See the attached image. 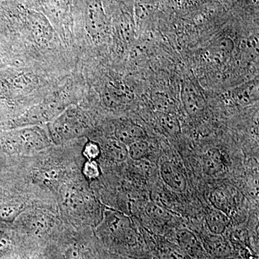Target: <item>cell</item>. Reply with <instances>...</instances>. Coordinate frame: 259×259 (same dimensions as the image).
<instances>
[{"label":"cell","instance_id":"obj_21","mask_svg":"<svg viewBox=\"0 0 259 259\" xmlns=\"http://www.w3.org/2000/svg\"><path fill=\"white\" fill-rule=\"evenodd\" d=\"M168 259H190V255L181 250L173 249L168 253Z\"/></svg>","mask_w":259,"mask_h":259},{"label":"cell","instance_id":"obj_5","mask_svg":"<svg viewBox=\"0 0 259 259\" xmlns=\"http://www.w3.org/2000/svg\"><path fill=\"white\" fill-rule=\"evenodd\" d=\"M204 173L208 176H215L226 169V163L222 153L218 149H209L202 158Z\"/></svg>","mask_w":259,"mask_h":259},{"label":"cell","instance_id":"obj_14","mask_svg":"<svg viewBox=\"0 0 259 259\" xmlns=\"http://www.w3.org/2000/svg\"><path fill=\"white\" fill-rule=\"evenodd\" d=\"M160 124L168 134L177 136L180 134L181 127L180 121L172 112H161L159 116Z\"/></svg>","mask_w":259,"mask_h":259},{"label":"cell","instance_id":"obj_17","mask_svg":"<svg viewBox=\"0 0 259 259\" xmlns=\"http://www.w3.org/2000/svg\"><path fill=\"white\" fill-rule=\"evenodd\" d=\"M83 176L89 180H95L101 175L100 166L96 161H87L82 168Z\"/></svg>","mask_w":259,"mask_h":259},{"label":"cell","instance_id":"obj_15","mask_svg":"<svg viewBox=\"0 0 259 259\" xmlns=\"http://www.w3.org/2000/svg\"><path fill=\"white\" fill-rule=\"evenodd\" d=\"M23 211L18 204H4L0 207V220L5 222H13Z\"/></svg>","mask_w":259,"mask_h":259},{"label":"cell","instance_id":"obj_22","mask_svg":"<svg viewBox=\"0 0 259 259\" xmlns=\"http://www.w3.org/2000/svg\"><path fill=\"white\" fill-rule=\"evenodd\" d=\"M66 256L67 259H83L82 253L76 248H69L66 252Z\"/></svg>","mask_w":259,"mask_h":259},{"label":"cell","instance_id":"obj_12","mask_svg":"<svg viewBox=\"0 0 259 259\" xmlns=\"http://www.w3.org/2000/svg\"><path fill=\"white\" fill-rule=\"evenodd\" d=\"M20 140L24 148H40L45 145L42 135L34 130H24Z\"/></svg>","mask_w":259,"mask_h":259},{"label":"cell","instance_id":"obj_4","mask_svg":"<svg viewBox=\"0 0 259 259\" xmlns=\"http://www.w3.org/2000/svg\"><path fill=\"white\" fill-rule=\"evenodd\" d=\"M116 139L126 146L139 140L144 139L146 132L141 126L132 122H124L116 127Z\"/></svg>","mask_w":259,"mask_h":259},{"label":"cell","instance_id":"obj_6","mask_svg":"<svg viewBox=\"0 0 259 259\" xmlns=\"http://www.w3.org/2000/svg\"><path fill=\"white\" fill-rule=\"evenodd\" d=\"M134 95L129 90L122 86L111 84L107 86L104 92L103 100L109 107H117L131 102Z\"/></svg>","mask_w":259,"mask_h":259},{"label":"cell","instance_id":"obj_16","mask_svg":"<svg viewBox=\"0 0 259 259\" xmlns=\"http://www.w3.org/2000/svg\"><path fill=\"white\" fill-rule=\"evenodd\" d=\"M82 154L89 161H96L101 154V149L97 143L88 141L83 146Z\"/></svg>","mask_w":259,"mask_h":259},{"label":"cell","instance_id":"obj_11","mask_svg":"<svg viewBox=\"0 0 259 259\" xmlns=\"http://www.w3.org/2000/svg\"><path fill=\"white\" fill-rule=\"evenodd\" d=\"M151 148L144 139L139 140L127 146V153L134 161H141L149 156Z\"/></svg>","mask_w":259,"mask_h":259},{"label":"cell","instance_id":"obj_13","mask_svg":"<svg viewBox=\"0 0 259 259\" xmlns=\"http://www.w3.org/2000/svg\"><path fill=\"white\" fill-rule=\"evenodd\" d=\"M106 151L107 156L115 161H123L128 156L127 146L117 139L112 140L107 144Z\"/></svg>","mask_w":259,"mask_h":259},{"label":"cell","instance_id":"obj_2","mask_svg":"<svg viewBox=\"0 0 259 259\" xmlns=\"http://www.w3.org/2000/svg\"><path fill=\"white\" fill-rule=\"evenodd\" d=\"M181 97L185 111L192 118H197L203 115L206 102L202 92L191 81L183 83Z\"/></svg>","mask_w":259,"mask_h":259},{"label":"cell","instance_id":"obj_8","mask_svg":"<svg viewBox=\"0 0 259 259\" xmlns=\"http://www.w3.org/2000/svg\"><path fill=\"white\" fill-rule=\"evenodd\" d=\"M177 240L186 253L189 255L198 254L200 245L193 233L186 230L180 231L177 234Z\"/></svg>","mask_w":259,"mask_h":259},{"label":"cell","instance_id":"obj_3","mask_svg":"<svg viewBox=\"0 0 259 259\" xmlns=\"http://www.w3.org/2000/svg\"><path fill=\"white\" fill-rule=\"evenodd\" d=\"M162 180L175 192L182 193L187 188V180L179 167L171 161H163L160 167Z\"/></svg>","mask_w":259,"mask_h":259},{"label":"cell","instance_id":"obj_19","mask_svg":"<svg viewBox=\"0 0 259 259\" xmlns=\"http://www.w3.org/2000/svg\"><path fill=\"white\" fill-rule=\"evenodd\" d=\"M13 247L11 239L8 235L0 231V255L9 253Z\"/></svg>","mask_w":259,"mask_h":259},{"label":"cell","instance_id":"obj_10","mask_svg":"<svg viewBox=\"0 0 259 259\" xmlns=\"http://www.w3.org/2000/svg\"><path fill=\"white\" fill-rule=\"evenodd\" d=\"M56 108V107L54 105L53 102L48 103L47 105L35 107V108L32 109L31 111L29 112L25 120L28 122H41L44 120H49L56 113L58 109Z\"/></svg>","mask_w":259,"mask_h":259},{"label":"cell","instance_id":"obj_7","mask_svg":"<svg viewBox=\"0 0 259 259\" xmlns=\"http://www.w3.org/2000/svg\"><path fill=\"white\" fill-rule=\"evenodd\" d=\"M228 214L220 209H212L209 211L206 218V223L209 231L215 235L224 233L230 224Z\"/></svg>","mask_w":259,"mask_h":259},{"label":"cell","instance_id":"obj_9","mask_svg":"<svg viewBox=\"0 0 259 259\" xmlns=\"http://www.w3.org/2000/svg\"><path fill=\"white\" fill-rule=\"evenodd\" d=\"M210 201L216 209H220L228 214L233 208V199L231 194L221 189L213 191L211 193Z\"/></svg>","mask_w":259,"mask_h":259},{"label":"cell","instance_id":"obj_20","mask_svg":"<svg viewBox=\"0 0 259 259\" xmlns=\"http://www.w3.org/2000/svg\"><path fill=\"white\" fill-rule=\"evenodd\" d=\"M209 243V248L212 250L214 254L218 255H223L224 253H228V246L226 242L223 241H210Z\"/></svg>","mask_w":259,"mask_h":259},{"label":"cell","instance_id":"obj_18","mask_svg":"<svg viewBox=\"0 0 259 259\" xmlns=\"http://www.w3.org/2000/svg\"><path fill=\"white\" fill-rule=\"evenodd\" d=\"M146 214L153 219L166 221L170 217L169 214L164 209L155 204H149L146 206Z\"/></svg>","mask_w":259,"mask_h":259},{"label":"cell","instance_id":"obj_1","mask_svg":"<svg viewBox=\"0 0 259 259\" xmlns=\"http://www.w3.org/2000/svg\"><path fill=\"white\" fill-rule=\"evenodd\" d=\"M83 132L82 120L74 110L63 112L50 125L51 137L56 144L78 137Z\"/></svg>","mask_w":259,"mask_h":259}]
</instances>
